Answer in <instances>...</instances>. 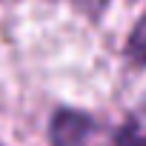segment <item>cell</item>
Wrapping results in <instances>:
<instances>
[{"label":"cell","mask_w":146,"mask_h":146,"mask_svg":"<svg viewBox=\"0 0 146 146\" xmlns=\"http://www.w3.org/2000/svg\"><path fill=\"white\" fill-rule=\"evenodd\" d=\"M95 123L86 112L78 109H57L49 123V140L52 146H83L92 135Z\"/></svg>","instance_id":"1"},{"label":"cell","mask_w":146,"mask_h":146,"mask_svg":"<svg viewBox=\"0 0 146 146\" xmlns=\"http://www.w3.org/2000/svg\"><path fill=\"white\" fill-rule=\"evenodd\" d=\"M126 57L135 66H146V12L140 15V20L135 23V29L129 32L126 40Z\"/></svg>","instance_id":"2"},{"label":"cell","mask_w":146,"mask_h":146,"mask_svg":"<svg viewBox=\"0 0 146 146\" xmlns=\"http://www.w3.org/2000/svg\"><path fill=\"white\" fill-rule=\"evenodd\" d=\"M115 146H146V129H140L135 120H126L115 137Z\"/></svg>","instance_id":"3"}]
</instances>
